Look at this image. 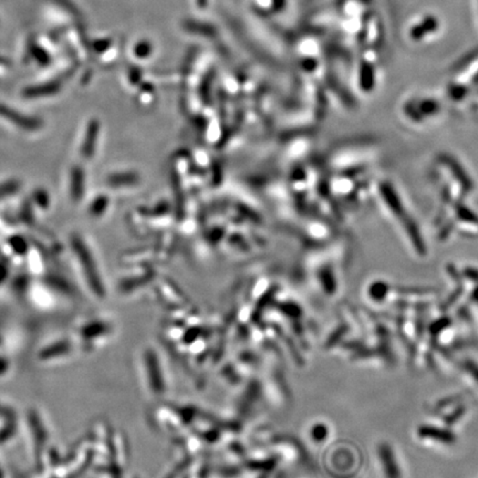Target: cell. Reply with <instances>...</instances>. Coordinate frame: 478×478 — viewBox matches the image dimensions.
<instances>
[{
    "instance_id": "3957f363",
    "label": "cell",
    "mask_w": 478,
    "mask_h": 478,
    "mask_svg": "<svg viewBox=\"0 0 478 478\" xmlns=\"http://www.w3.org/2000/svg\"><path fill=\"white\" fill-rule=\"evenodd\" d=\"M419 436L429 437L434 440L443 441V442L452 444L454 442V436L448 431L436 429V427H423L419 429Z\"/></svg>"
},
{
    "instance_id": "7a4b0ae2",
    "label": "cell",
    "mask_w": 478,
    "mask_h": 478,
    "mask_svg": "<svg viewBox=\"0 0 478 478\" xmlns=\"http://www.w3.org/2000/svg\"><path fill=\"white\" fill-rule=\"evenodd\" d=\"M439 23H437L435 17H427V19L419 23L417 26L414 27L411 30V38L414 40H421L424 38L427 35L431 34L433 31L436 30Z\"/></svg>"
},
{
    "instance_id": "6da1fadb",
    "label": "cell",
    "mask_w": 478,
    "mask_h": 478,
    "mask_svg": "<svg viewBox=\"0 0 478 478\" xmlns=\"http://www.w3.org/2000/svg\"><path fill=\"white\" fill-rule=\"evenodd\" d=\"M381 460L384 463V472L388 478H400V471L396 466V460H394L393 453L391 448L388 445L384 444L379 448Z\"/></svg>"
}]
</instances>
